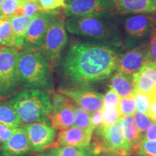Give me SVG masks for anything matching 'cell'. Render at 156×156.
<instances>
[{"label":"cell","mask_w":156,"mask_h":156,"mask_svg":"<svg viewBox=\"0 0 156 156\" xmlns=\"http://www.w3.org/2000/svg\"><path fill=\"white\" fill-rule=\"evenodd\" d=\"M119 56L107 45L75 43L64 57V75L75 85L85 87L110 77L116 69Z\"/></svg>","instance_id":"obj_1"},{"label":"cell","mask_w":156,"mask_h":156,"mask_svg":"<svg viewBox=\"0 0 156 156\" xmlns=\"http://www.w3.org/2000/svg\"><path fill=\"white\" fill-rule=\"evenodd\" d=\"M51 65L38 51L18 52L17 69L20 85L25 89H36L51 93L54 80Z\"/></svg>","instance_id":"obj_2"},{"label":"cell","mask_w":156,"mask_h":156,"mask_svg":"<svg viewBox=\"0 0 156 156\" xmlns=\"http://www.w3.org/2000/svg\"><path fill=\"white\" fill-rule=\"evenodd\" d=\"M9 103L25 124L48 122L53 112L49 93L41 90L24 88L15 93Z\"/></svg>","instance_id":"obj_3"},{"label":"cell","mask_w":156,"mask_h":156,"mask_svg":"<svg viewBox=\"0 0 156 156\" xmlns=\"http://www.w3.org/2000/svg\"><path fill=\"white\" fill-rule=\"evenodd\" d=\"M103 15L69 17L64 20L67 30L73 34L106 41L112 44H121L122 38L116 27Z\"/></svg>","instance_id":"obj_4"},{"label":"cell","mask_w":156,"mask_h":156,"mask_svg":"<svg viewBox=\"0 0 156 156\" xmlns=\"http://www.w3.org/2000/svg\"><path fill=\"white\" fill-rule=\"evenodd\" d=\"M91 141L92 145L90 149L93 155L104 152H115L124 155L131 154V147L123 134L121 117L112 125L101 126L93 130Z\"/></svg>","instance_id":"obj_5"},{"label":"cell","mask_w":156,"mask_h":156,"mask_svg":"<svg viewBox=\"0 0 156 156\" xmlns=\"http://www.w3.org/2000/svg\"><path fill=\"white\" fill-rule=\"evenodd\" d=\"M18 50L15 48L0 47V97L14 95L20 85L17 69Z\"/></svg>","instance_id":"obj_6"},{"label":"cell","mask_w":156,"mask_h":156,"mask_svg":"<svg viewBox=\"0 0 156 156\" xmlns=\"http://www.w3.org/2000/svg\"><path fill=\"white\" fill-rule=\"evenodd\" d=\"M64 20L62 17L54 15L39 51L51 67L58 61L67 43L68 37Z\"/></svg>","instance_id":"obj_7"},{"label":"cell","mask_w":156,"mask_h":156,"mask_svg":"<svg viewBox=\"0 0 156 156\" xmlns=\"http://www.w3.org/2000/svg\"><path fill=\"white\" fill-rule=\"evenodd\" d=\"M56 13L39 12L29 25L22 49L23 51H40L46 31Z\"/></svg>","instance_id":"obj_8"},{"label":"cell","mask_w":156,"mask_h":156,"mask_svg":"<svg viewBox=\"0 0 156 156\" xmlns=\"http://www.w3.org/2000/svg\"><path fill=\"white\" fill-rule=\"evenodd\" d=\"M53 112L49 116L51 124L56 129H67L74 126L75 114L73 106L75 103L65 95L57 93L51 98Z\"/></svg>","instance_id":"obj_9"},{"label":"cell","mask_w":156,"mask_h":156,"mask_svg":"<svg viewBox=\"0 0 156 156\" xmlns=\"http://www.w3.org/2000/svg\"><path fill=\"white\" fill-rule=\"evenodd\" d=\"M23 127L28 134L33 152H41L53 145L56 137V129L48 122L25 124Z\"/></svg>","instance_id":"obj_10"},{"label":"cell","mask_w":156,"mask_h":156,"mask_svg":"<svg viewBox=\"0 0 156 156\" xmlns=\"http://www.w3.org/2000/svg\"><path fill=\"white\" fill-rule=\"evenodd\" d=\"M112 5L110 0H69L64 15L68 17L106 15Z\"/></svg>","instance_id":"obj_11"},{"label":"cell","mask_w":156,"mask_h":156,"mask_svg":"<svg viewBox=\"0 0 156 156\" xmlns=\"http://www.w3.org/2000/svg\"><path fill=\"white\" fill-rule=\"evenodd\" d=\"M148 49L149 44L145 42L122 54L119 56L117 71L133 77L142 66L148 62Z\"/></svg>","instance_id":"obj_12"},{"label":"cell","mask_w":156,"mask_h":156,"mask_svg":"<svg viewBox=\"0 0 156 156\" xmlns=\"http://www.w3.org/2000/svg\"><path fill=\"white\" fill-rule=\"evenodd\" d=\"M58 93L72 100L77 106L93 114L103 108V95L86 89H60Z\"/></svg>","instance_id":"obj_13"},{"label":"cell","mask_w":156,"mask_h":156,"mask_svg":"<svg viewBox=\"0 0 156 156\" xmlns=\"http://www.w3.org/2000/svg\"><path fill=\"white\" fill-rule=\"evenodd\" d=\"M124 30L129 36L142 38L151 34L156 28L155 15L139 14L127 17L124 21Z\"/></svg>","instance_id":"obj_14"},{"label":"cell","mask_w":156,"mask_h":156,"mask_svg":"<svg viewBox=\"0 0 156 156\" xmlns=\"http://www.w3.org/2000/svg\"><path fill=\"white\" fill-rule=\"evenodd\" d=\"M93 129H85L72 126L63 129L58 133L56 144L57 146H73V147H86L90 145ZM56 146V147H57Z\"/></svg>","instance_id":"obj_15"},{"label":"cell","mask_w":156,"mask_h":156,"mask_svg":"<svg viewBox=\"0 0 156 156\" xmlns=\"http://www.w3.org/2000/svg\"><path fill=\"white\" fill-rule=\"evenodd\" d=\"M2 152L7 156H27L34 153L28 134L23 126L17 127L10 139L3 144Z\"/></svg>","instance_id":"obj_16"},{"label":"cell","mask_w":156,"mask_h":156,"mask_svg":"<svg viewBox=\"0 0 156 156\" xmlns=\"http://www.w3.org/2000/svg\"><path fill=\"white\" fill-rule=\"evenodd\" d=\"M132 78L135 90L153 96L156 90V64L147 62Z\"/></svg>","instance_id":"obj_17"},{"label":"cell","mask_w":156,"mask_h":156,"mask_svg":"<svg viewBox=\"0 0 156 156\" xmlns=\"http://www.w3.org/2000/svg\"><path fill=\"white\" fill-rule=\"evenodd\" d=\"M112 2L121 14L156 13V2L153 0H112Z\"/></svg>","instance_id":"obj_18"},{"label":"cell","mask_w":156,"mask_h":156,"mask_svg":"<svg viewBox=\"0 0 156 156\" xmlns=\"http://www.w3.org/2000/svg\"><path fill=\"white\" fill-rule=\"evenodd\" d=\"M15 40V48L17 50L22 49L28 26L33 17L25 16L21 13H17L9 17Z\"/></svg>","instance_id":"obj_19"},{"label":"cell","mask_w":156,"mask_h":156,"mask_svg":"<svg viewBox=\"0 0 156 156\" xmlns=\"http://www.w3.org/2000/svg\"><path fill=\"white\" fill-rule=\"evenodd\" d=\"M122 119V128L123 134L125 138L126 142L132 151H136L139 147L143 137L140 134L136 128L134 117L132 116H126L121 117Z\"/></svg>","instance_id":"obj_20"},{"label":"cell","mask_w":156,"mask_h":156,"mask_svg":"<svg viewBox=\"0 0 156 156\" xmlns=\"http://www.w3.org/2000/svg\"><path fill=\"white\" fill-rule=\"evenodd\" d=\"M110 87L120 98L128 97L134 94L133 78L117 71L111 78Z\"/></svg>","instance_id":"obj_21"},{"label":"cell","mask_w":156,"mask_h":156,"mask_svg":"<svg viewBox=\"0 0 156 156\" xmlns=\"http://www.w3.org/2000/svg\"><path fill=\"white\" fill-rule=\"evenodd\" d=\"M21 122L20 118L10 103L0 101V123L11 127L17 128Z\"/></svg>","instance_id":"obj_22"},{"label":"cell","mask_w":156,"mask_h":156,"mask_svg":"<svg viewBox=\"0 0 156 156\" xmlns=\"http://www.w3.org/2000/svg\"><path fill=\"white\" fill-rule=\"evenodd\" d=\"M0 45L15 48L14 36L9 17L0 16Z\"/></svg>","instance_id":"obj_23"},{"label":"cell","mask_w":156,"mask_h":156,"mask_svg":"<svg viewBox=\"0 0 156 156\" xmlns=\"http://www.w3.org/2000/svg\"><path fill=\"white\" fill-rule=\"evenodd\" d=\"M54 153L58 156H93V154L90 149L82 147L73 146H57L51 148Z\"/></svg>","instance_id":"obj_24"},{"label":"cell","mask_w":156,"mask_h":156,"mask_svg":"<svg viewBox=\"0 0 156 156\" xmlns=\"http://www.w3.org/2000/svg\"><path fill=\"white\" fill-rule=\"evenodd\" d=\"M73 110L74 114H75L74 126L79 128L85 129H93L91 127L90 122L91 114L77 106L75 103L73 104Z\"/></svg>","instance_id":"obj_25"},{"label":"cell","mask_w":156,"mask_h":156,"mask_svg":"<svg viewBox=\"0 0 156 156\" xmlns=\"http://www.w3.org/2000/svg\"><path fill=\"white\" fill-rule=\"evenodd\" d=\"M136 103L134 95L128 97L121 98L118 106V111L120 117L132 116L136 112Z\"/></svg>","instance_id":"obj_26"},{"label":"cell","mask_w":156,"mask_h":156,"mask_svg":"<svg viewBox=\"0 0 156 156\" xmlns=\"http://www.w3.org/2000/svg\"><path fill=\"white\" fill-rule=\"evenodd\" d=\"M134 119L138 131L144 138V135L150 126L153 124L154 121L147 114L140 112L139 111H136L134 114Z\"/></svg>","instance_id":"obj_27"},{"label":"cell","mask_w":156,"mask_h":156,"mask_svg":"<svg viewBox=\"0 0 156 156\" xmlns=\"http://www.w3.org/2000/svg\"><path fill=\"white\" fill-rule=\"evenodd\" d=\"M21 5H22V0H3L0 16L12 17L19 12Z\"/></svg>","instance_id":"obj_28"},{"label":"cell","mask_w":156,"mask_h":156,"mask_svg":"<svg viewBox=\"0 0 156 156\" xmlns=\"http://www.w3.org/2000/svg\"><path fill=\"white\" fill-rule=\"evenodd\" d=\"M41 12L56 13L58 9H65L66 0H37Z\"/></svg>","instance_id":"obj_29"},{"label":"cell","mask_w":156,"mask_h":156,"mask_svg":"<svg viewBox=\"0 0 156 156\" xmlns=\"http://www.w3.org/2000/svg\"><path fill=\"white\" fill-rule=\"evenodd\" d=\"M134 97H135L136 103V110L144 113V114H147L148 116L151 101V97L148 95L145 94V93L140 92V91L136 90H134Z\"/></svg>","instance_id":"obj_30"},{"label":"cell","mask_w":156,"mask_h":156,"mask_svg":"<svg viewBox=\"0 0 156 156\" xmlns=\"http://www.w3.org/2000/svg\"><path fill=\"white\" fill-rule=\"evenodd\" d=\"M39 12H41V9L37 0H22L20 13L25 16L34 17Z\"/></svg>","instance_id":"obj_31"},{"label":"cell","mask_w":156,"mask_h":156,"mask_svg":"<svg viewBox=\"0 0 156 156\" xmlns=\"http://www.w3.org/2000/svg\"><path fill=\"white\" fill-rule=\"evenodd\" d=\"M121 98L118 94L110 88L103 95V108L105 110H113V109L118 108L119 103Z\"/></svg>","instance_id":"obj_32"},{"label":"cell","mask_w":156,"mask_h":156,"mask_svg":"<svg viewBox=\"0 0 156 156\" xmlns=\"http://www.w3.org/2000/svg\"><path fill=\"white\" fill-rule=\"evenodd\" d=\"M136 154L140 156H156V140H142Z\"/></svg>","instance_id":"obj_33"},{"label":"cell","mask_w":156,"mask_h":156,"mask_svg":"<svg viewBox=\"0 0 156 156\" xmlns=\"http://www.w3.org/2000/svg\"><path fill=\"white\" fill-rule=\"evenodd\" d=\"M101 111H102L103 116L102 126H109L112 125L120 117L118 108L113 109V110H105V109L102 108Z\"/></svg>","instance_id":"obj_34"},{"label":"cell","mask_w":156,"mask_h":156,"mask_svg":"<svg viewBox=\"0 0 156 156\" xmlns=\"http://www.w3.org/2000/svg\"><path fill=\"white\" fill-rule=\"evenodd\" d=\"M16 129L0 123V143L5 144L8 141L15 133Z\"/></svg>","instance_id":"obj_35"},{"label":"cell","mask_w":156,"mask_h":156,"mask_svg":"<svg viewBox=\"0 0 156 156\" xmlns=\"http://www.w3.org/2000/svg\"><path fill=\"white\" fill-rule=\"evenodd\" d=\"M148 62L156 64V28L151 33V41L148 49Z\"/></svg>","instance_id":"obj_36"},{"label":"cell","mask_w":156,"mask_h":156,"mask_svg":"<svg viewBox=\"0 0 156 156\" xmlns=\"http://www.w3.org/2000/svg\"><path fill=\"white\" fill-rule=\"evenodd\" d=\"M91 127L93 130L95 129L100 127L102 126L103 124V116H102V111H97L93 114H91Z\"/></svg>","instance_id":"obj_37"},{"label":"cell","mask_w":156,"mask_h":156,"mask_svg":"<svg viewBox=\"0 0 156 156\" xmlns=\"http://www.w3.org/2000/svg\"><path fill=\"white\" fill-rule=\"evenodd\" d=\"M143 140H156V122H154L144 135Z\"/></svg>","instance_id":"obj_38"},{"label":"cell","mask_w":156,"mask_h":156,"mask_svg":"<svg viewBox=\"0 0 156 156\" xmlns=\"http://www.w3.org/2000/svg\"><path fill=\"white\" fill-rule=\"evenodd\" d=\"M151 105H150L149 116L154 122H156V96L151 97Z\"/></svg>","instance_id":"obj_39"},{"label":"cell","mask_w":156,"mask_h":156,"mask_svg":"<svg viewBox=\"0 0 156 156\" xmlns=\"http://www.w3.org/2000/svg\"><path fill=\"white\" fill-rule=\"evenodd\" d=\"M34 156H58V155H56L55 153H54V152L51 149H48V150H46V151L38 152V153L36 154V155H35Z\"/></svg>","instance_id":"obj_40"},{"label":"cell","mask_w":156,"mask_h":156,"mask_svg":"<svg viewBox=\"0 0 156 156\" xmlns=\"http://www.w3.org/2000/svg\"><path fill=\"white\" fill-rule=\"evenodd\" d=\"M95 156H129V155H122V154L115 153V152H104V153H101Z\"/></svg>","instance_id":"obj_41"},{"label":"cell","mask_w":156,"mask_h":156,"mask_svg":"<svg viewBox=\"0 0 156 156\" xmlns=\"http://www.w3.org/2000/svg\"><path fill=\"white\" fill-rule=\"evenodd\" d=\"M3 0H0V13H1V8H2V5Z\"/></svg>","instance_id":"obj_42"},{"label":"cell","mask_w":156,"mask_h":156,"mask_svg":"<svg viewBox=\"0 0 156 156\" xmlns=\"http://www.w3.org/2000/svg\"><path fill=\"white\" fill-rule=\"evenodd\" d=\"M129 156H140V155H137V154H134V155H132V154H129Z\"/></svg>","instance_id":"obj_43"},{"label":"cell","mask_w":156,"mask_h":156,"mask_svg":"<svg viewBox=\"0 0 156 156\" xmlns=\"http://www.w3.org/2000/svg\"><path fill=\"white\" fill-rule=\"evenodd\" d=\"M0 156H7V155H6L5 153H2H2H1V154H0Z\"/></svg>","instance_id":"obj_44"},{"label":"cell","mask_w":156,"mask_h":156,"mask_svg":"<svg viewBox=\"0 0 156 156\" xmlns=\"http://www.w3.org/2000/svg\"><path fill=\"white\" fill-rule=\"evenodd\" d=\"M153 96H156V90H155V94H154ZM152 97V96H151Z\"/></svg>","instance_id":"obj_45"},{"label":"cell","mask_w":156,"mask_h":156,"mask_svg":"<svg viewBox=\"0 0 156 156\" xmlns=\"http://www.w3.org/2000/svg\"><path fill=\"white\" fill-rule=\"evenodd\" d=\"M153 1H154V2H156V0H153Z\"/></svg>","instance_id":"obj_46"},{"label":"cell","mask_w":156,"mask_h":156,"mask_svg":"<svg viewBox=\"0 0 156 156\" xmlns=\"http://www.w3.org/2000/svg\"><path fill=\"white\" fill-rule=\"evenodd\" d=\"M0 47H1V46H0Z\"/></svg>","instance_id":"obj_47"}]
</instances>
